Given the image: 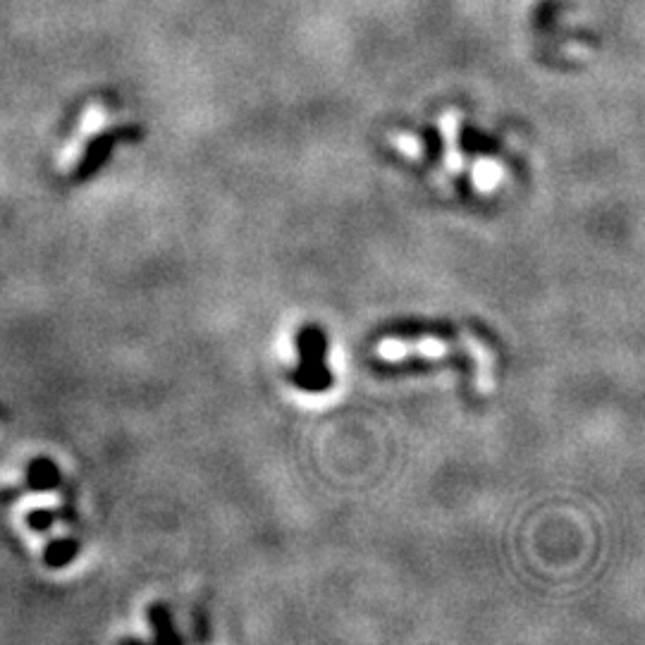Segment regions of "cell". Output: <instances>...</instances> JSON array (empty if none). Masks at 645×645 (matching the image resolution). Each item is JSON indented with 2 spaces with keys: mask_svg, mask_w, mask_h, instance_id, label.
Wrapping results in <instances>:
<instances>
[{
  "mask_svg": "<svg viewBox=\"0 0 645 645\" xmlns=\"http://www.w3.org/2000/svg\"><path fill=\"white\" fill-rule=\"evenodd\" d=\"M113 134H103V137H98L91 141V146L89 149H84L86 151V158H84V163H82V172H79V175H86V172H91V170H96V165L103 161V158H106V153L110 151V146H113Z\"/></svg>",
  "mask_w": 645,
  "mask_h": 645,
  "instance_id": "1",
  "label": "cell"
},
{
  "mask_svg": "<svg viewBox=\"0 0 645 645\" xmlns=\"http://www.w3.org/2000/svg\"><path fill=\"white\" fill-rule=\"evenodd\" d=\"M473 180H476V187L481 189V192H493L497 182H500V168L490 161H481L478 168L473 170Z\"/></svg>",
  "mask_w": 645,
  "mask_h": 645,
  "instance_id": "2",
  "label": "cell"
},
{
  "mask_svg": "<svg viewBox=\"0 0 645 645\" xmlns=\"http://www.w3.org/2000/svg\"><path fill=\"white\" fill-rule=\"evenodd\" d=\"M75 543H60V545H53L51 552L46 555V562L51 564V567H60V564H65L67 559H72L75 555Z\"/></svg>",
  "mask_w": 645,
  "mask_h": 645,
  "instance_id": "3",
  "label": "cell"
},
{
  "mask_svg": "<svg viewBox=\"0 0 645 645\" xmlns=\"http://www.w3.org/2000/svg\"><path fill=\"white\" fill-rule=\"evenodd\" d=\"M41 473H36L32 469V483L36 485V488H48V485H53L55 481H58V476H55V469L48 462H41Z\"/></svg>",
  "mask_w": 645,
  "mask_h": 645,
  "instance_id": "4",
  "label": "cell"
},
{
  "mask_svg": "<svg viewBox=\"0 0 645 645\" xmlns=\"http://www.w3.org/2000/svg\"><path fill=\"white\" fill-rule=\"evenodd\" d=\"M43 505H48V507H58L60 505V497H55V495H41V497H29V500H24L22 502V509H39Z\"/></svg>",
  "mask_w": 645,
  "mask_h": 645,
  "instance_id": "5",
  "label": "cell"
}]
</instances>
